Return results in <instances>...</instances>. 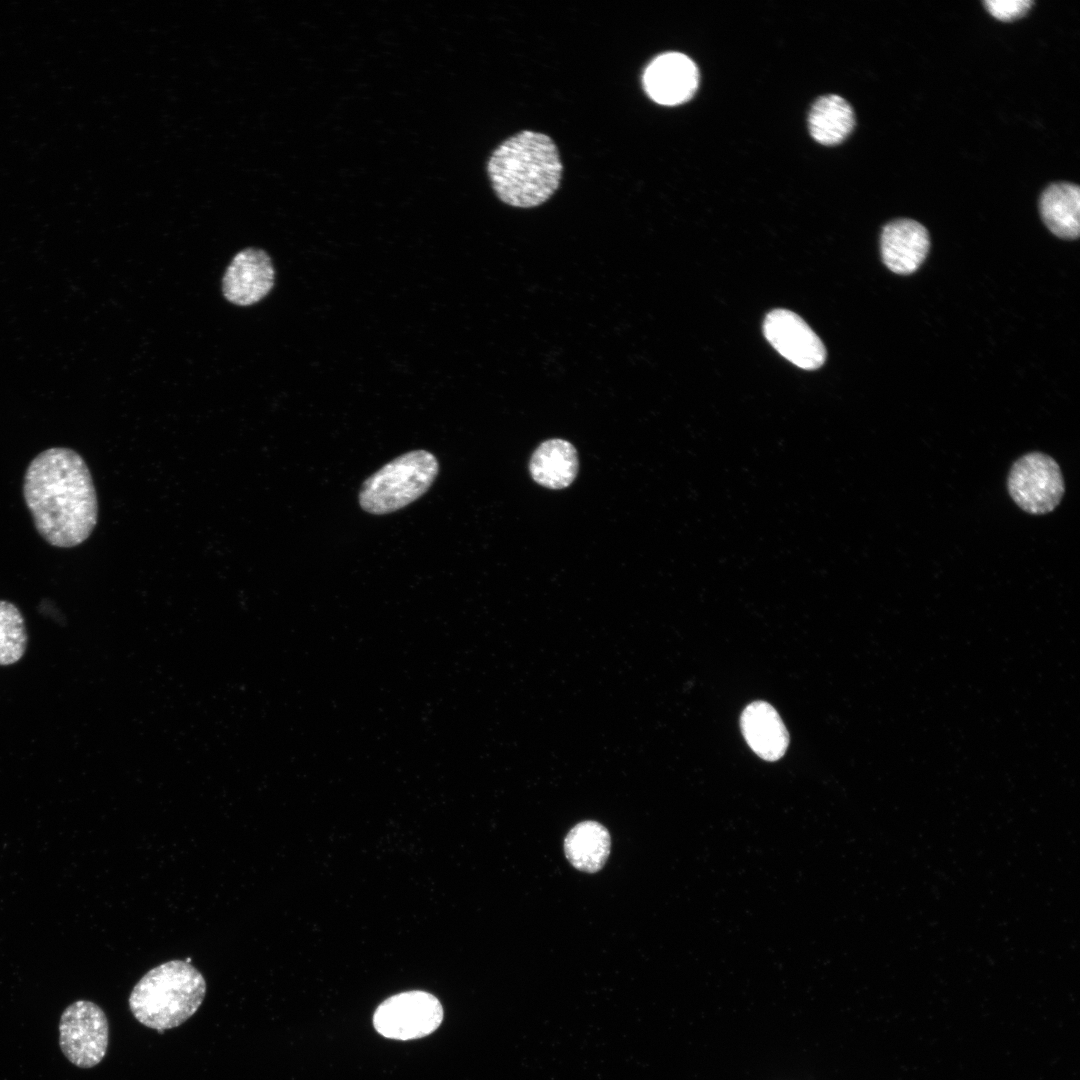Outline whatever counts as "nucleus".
I'll use <instances>...</instances> for the list:
<instances>
[{
	"label": "nucleus",
	"instance_id": "obj_1",
	"mask_svg": "<svg viewBox=\"0 0 1080 1080\" xmlns=\"http://www.w3.org/2000/svg\"><path fill=\"white\" fill-rule=\"evenodd\" d=\"M23 496L36 530L51 546H78L97 524V494L90 470L70 448L46 449L29 463Z\"/></svg>",
	"mask_w": 1080,
	"mask_h": 1080
},
{
	"label": "nucleus",
	"instance_id": "obj_2",
	"mask_svg": "<svg viewBox=\"0 0 1080 1080\" xmlns=\"http://www.w3.org/2000/svg\"><path fill=\"white\" fill-rule=\"evenodd\" d=\"M487 173L502 202L513 207L532 208L546 202L558 189L562 163L549 136L523 130L492 152Z\"/></svg>",
	"mask_w": 1080,
	"mask_h": 1080
},
{
	"label": "nucleus",
	"instance_id": "obj_3",
	"mask_svg": "<svg viewBox=\"0 0 1080 1080\" xmlns=\"http://www.w3.org/2000/svg\"><path fill=\"white\" fill-rule=\"evenodd\" d=\"M205 994L202 974L186 960H171L149 970L135 984L128 1002L137 1021L163 1031L194 1015Z\"/></svg>",
	"mask_w": 1080,
	"mask_h": 1080
},
{
	"label": "nucleus",
	"instance_id": "obj_4",
	"mask_svg": "<svg viewBox=\"0 0 1080 1080\" xmlns=\"http://www.w3.org/2000/svg\"><path fill=\"white\" fill-rule=\"evenodd\" d=\"M439 472L436 457L426 450L407 452L384 465L362 484L361 508L371 514L395 512L421 497Z\"/></svg>",
	"mask_w": 1080,
	"mask_h": 1080
},
{
	"label": "nucleus",
	"instance_id": "obj_5",
	"mask_svg": "<svg viewBox=\"0 0 1080 1080\" xmlns=\"http://www.w3.org/2000/svg\"><path fill=\"white\" fill-rule=\"evenodd\" d=\"M1007 485L1014 502L1033 515L1054 510L1065 491L1058 463L1042 452H1030L1016 460L1010 469Z\"/></svg>",
	"mask_w": 1080,
	"mask_h": 1080
},
{
	"label": "nucleus",
	"instance_id": "obj_6",
	"mask_svg": "<svg viewBox=\"0 0 1080 1080\" xmlns=\"http://www.w3.org/2000/svg\"><path fill=\"white\" fill-rule=\"evenodd\" d=\"M108 1042V1020L96 1003L77 1000L66 1007L59 1021V1046L73 1065L85 1069L98 1065Z\"/></svg>",
	"mask_w": 1080,
	"mask_h": 1080
},
{
	"label": "nucleus",
	"instance_id": "obj_7",
	"mask_svg": "<svg viewBox=\"0 0 1080 1080\" xmlns=\"http://www.w3.org/2000/svg\"><path fill=\"white\" fill-rule=\"evenodd\" d=\"M442 1018L443 1009L435 996L410 991L385 1000L377 1008L373 1023L385 1037L409 1040L430 1034L439 1027Z\"/></svg>",
	"mask_w": 1080,
	"mask_h": 1080
},
{
	"label": "nucleus",
	"instance_id": "obj_8",
	"mask_svg": "<svg viewBox=\"0 0 1080 1080\" xmlns=\"http://www.w3.org/2000/svg\"><path fill=\"white\" fill-rule=\"evenodd\" d=\"M763 333L780 355L799 368L814 370L825 362L826 349L822 341L792 311L776 309L769 312L763 323Z\"/></svg>",
	"mask_w": 1080,
	"mask_h": 1080
},
{
	"label": "nucleus",
	"instance_id": "obj_9",
	"mask_svg": "<svg viewBox=\"0 0 1080 1080\" xmlns=\"http://www.w3.org/2000/svg\"><path fill=\"white\" fill-rule=\"evenodd\" d=\"M274 268L269 255L256 248H247L235 255L223 277V294L236 305L248 306L259 302L272 289Z\"/></svg>",
	"mask_w": 1080,
	"mask_h": 1080
},
{
	"label": "nucleus",
	"instance_id": "obj_10",
	"mask_svg": "<svg viewBox=\"0 0 1080 1080\" xmlns=\"http://www.w3.org/2000/svg\"><path fill=\"white\" fill-rule=\"evenodd\" d=\"M698 70L686 55L669 52L656 57L646 68L643 85L649 97L662 105L689 100L698 85Z\"/></svg>",
	"mask_w": 1080,
	"mask_h": 1080
},
{
	"label": "nucleus",
	"instance_id": "obj_11",
	"mask_svg": "<svg viewBox=\"0 0 1080 1080\" xmlns=\"http://www.w3.org/2000/svg\"><path fill=\"white\" fill-rule=\"evenodd\" d=\"M929 247L928 231L915 220L897 219L883 227L882 260L896 274L915 272L925 260Z\"/></svg>",
	"mask_w": 1080,
	"mask_h": 1080
},
{
	"label": "nucleus",
	"instance_id": "obj_12",
	"mask_svg": "<svg viewBox=\"0 0 1080 1080\" xmlns=\"http://www.w3.org/2000/svg\"><path fill=\"white\" fill-rule=\"evenodd\" d=\"M740 725L747 744L760 758L776 761L785 754L789 735L771 704L764 701L750 703L742 712Z\"/></svg>",
	"mask_w": 1080,
	"mask_h": 1080
},
{
	"label": "nucleus",
	"instance_id": "obj_13",
	"mask_svg": "<svg viewBox=\"0 0 1080 1080\" xmlns=\"http://www.w3.org/2000/svg\"><path fill=\"white\" fill-rule=\"evenodd\" d=\"M529 470L533 480L546 488H566L577 475L576 449L566 440L549 439L532 454Z\"/></svg>",
	"mask_w": 1080,
	"mask_h": 1080
},
{
	"label": "nucleus",
	"instance_id": "obj_14",
	"mask_svg": "<svg viewBox=\"0 0 1080 1080\" xmlns=\"http://www.w3.org/2000/svg\"><path fill=\"white\" fill-rule=\"evenodd\" d=\"M1041 217L1048 229L1064 239L1079 236L1080 189L1069 182L1048 186L1039 202Z\"/></svg>",
	"mask_w": 1080,
	"mask_h": 1080
},
{
	"label": "nucleus",
	"instance_id": "obj_15",
	"mask_svg": "<svg viewBox=\"0 0 1080 1080\" xmlns=\"http://www.w3.org/2000/svg\"><path fill=\"white\" fill-rule=\"evenodd\" d=\"M610 834L596 821L576 824L566 835L564 852L578 870L595 873L602 869L610 853Z\"/></svg>",
	"mask_w": 1080,
	"mask_h": 1080
},
{
	"label": "nucleus",
	"instance_id": "obj_16",
	"mask_svg": "<svg viewBox=\"0 0 1080 1080\" xmlns=\"http://www.w3.org/2000/svg\"><path fill=\"white\" fill-rule=\"evenodd\" d=\"M809 130L821 144L834 145L842 142L855 124L850 104L838 95L820 97L809 113Z\"/></svg>",
	"mask_w": 1080,
	"mask_h": 1080
},
{
	"label": "nucleus",
	"instance_id": "obj_17",
	"mask_svg": "<svg viewBox=\"0 0 1080 1080\" xmlns=\"http://www.w3.org/2000/svg\"><path fill=\"white\" fill-rule=\"evenodd\" d=\"M27 633L18 607L0 600V666L17 663L25 654Z\"/></svg>",
	"mask_w": 1080,
	"mask_h": 1080
},
{
	"label": "nucleus",
	"instance_id": "obj_18",
	"mask_svg": "<svg viewBox=\"0 0 1080 1080\" xmlns=\"http://www.w3.org/2000/svg\"><path fill=\"white\" fill-rule=\"evenodd\" d=\"M986 9L999 20L1009 21L1024 15L1033 1L1031 0H985Z\"/></svg>",
	"mask_w": 1080,
	"mask_h": 1080
}]
</instances>
